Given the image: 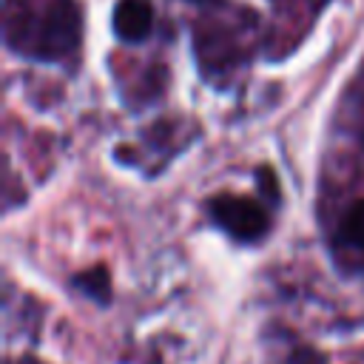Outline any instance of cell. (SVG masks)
Listing matches in <instances>:
<instances>
[{
	"mask_svg": "<svg viewBox=\"0 0 364 364\" xmlns=\"http://www.w3.org/2000/svg\"><path fill=\"white\" fill-rule=\"evenodd\" d=\"M341 236L347 245L364 250V199H358L341 219Z\"/></svg>",
	"mask_w": 364,
	"mask_h": 364,
	"instance_id": "5",
	"label": "cell"
},
{
	"mask_svg": "<svg viewBox=\"0 0 364 364\" xmlns=\"http://www.w3.org/2000/svg\"><path fill=\"white\" fill-rule=\"evenodd\" d=\"M82 34L74 0H3V40L14 54L57 63L68 60Z\"/></svg>",
	"mask_w": 364,
	"mask_h": 364,
	"instance_id": "1",
	"label": "cell"
},
{
	"mask_svg": "<svg viewBox=\"0 0 364 364\" xmlns=\"http://www.w3.org/2000/svg\"><path fill=\"white\" fill-rule=\"evenodd\" d=\"M114 31L125 43H139L151 34L154 28V11L148 0H119L114 14H111Z\"/></svg>",
	"mask_w": 364,
	"mask_h": 364,
	"instance_id": "3",
	"label": "cell"
},
{
	"mask_svg": "<svg viewBox=\"0 0 364 364\" xmlns=\"http://www.w3.org/2000/svg\"><path fill=\"white\" fill-rule=\"evenodd\" d=\"M9 364H37V361H31V358H20V361H9Z\"/></svg>",
	"mask_w": 364,
	"mask_h": 364,
	"instance_id": "7",
	"label": "cell"
},
{
	"mask_svg": "<svg viewBox=\"0 0 364 364\" xmlns=\"http://www.w3.org/2000/svg\"><path fill=\"white\" fill-rule=\"evenodd\" d=\"M208 213L236 242H259L270 228L267 210L259 202H253L247 196H236V193L213 196L208 202Z\"/></svg>",
	"mask_w": 364,
	"mask_h": 364,
	"instance_id": "2",
	"label": "cell"
},
{
	"mask_svg": "<svg viewBox=\"0 0 364 364\" xmlns=\"http://www.w3.org/2000/svg\"><path fill=\"white\" fill-rule=\"evenodd\" d=\"M279 364H327V358L318 353V350H313V347H304V344H296Z\"/></svg>",
	"mask_w": 364,
	"mask_h": 364,
	"instance_id": "6",
	"label": "cell"
},
{
	"mask_svg": "<svg viewBox=\"0 0 364 364\" xmlns=\"http://www.w3.org/2000/svg\"><path fill=\"white\" fill-rule=\"evenodd\" d=\"M71 284H74L77 290H82L85 296L97 299V301H108V296H111V282H108L105 267H91V270L77 273Z\"/></svg>",
	"mask_w": 364,
	"mask_h": 364,
	"instance_id": "4",
	"label": "cell"
}]
</instances>
